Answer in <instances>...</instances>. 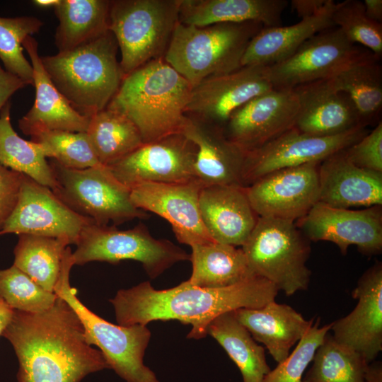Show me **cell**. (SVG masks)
<instances>
[{
	"instance_id": "277c9868",
	"label": "cell",
	"mask_w": 382,
	"mask_h": 382,
	"mask_svg": "<svg viewBox=\"0 0 382 382\" xmlns=\"http://www.w3.org/2000/svg\"><path fill=\"white\" fill-rule=\"evenodd\" d=\"M117 40L110 30L74 50L41 57L57 90L79 114L91 117L105 110L124 75Z\"/></svg>"
},
{
	"instance_id": "e0dca14e",
	"label": "cell",
	"mask_w": 382,
	"mask_h": 382,
	"mask_svg": "<svg viewBox=\"0 0 382 382\" xmlns=\"http://www.w3.org/2000/svg\"><path fill=\"white\" fill-rule=\"evenodd\" d=\"M273 88L267 66H244L192 86L185 113L223 128L235 110Z\"/></svg>"
},
{
	"instance_id": "ffe728a7",
	"label": "cell",
	"mask_w": 382,
	"mask_h": 382,
	"mask_svg": "<svg viewBox=\"0 0 382 382\" xmlns=\"http://www.w3.org/2000/svg\"><path fill=\"white\" fill-rule=\"evenodd\" d=\"M352 296L357 300L347 316L331 323L332 337L360 354L367 363L382 351V263L376 261L359 279Z\"/></svg>"
},
{
	"instance_id": "d6986e66",
	"label": "cell",
	"mask_w": 382,
	"mask_h": 382,
	"mask_svg": "<svg viewBox=\"0 0 382 382\" xmlns=\"http://www.w3.org/2000/svg\"><path fill=\"white\" fill-rule=\"evenodd\" d=\"M298 112L294 90L273 88L235 110L224 132L230 141L248 153L294 127Z\"/></svg>"
},
{
	"instance_id": "60d3db41",
	"label": "cell",
	"mask_w": 382,
	"mask_h": 382,
	"mask_svg": "<svg viewBox=\"0 0 382 382\" xmlns=\"http://www.w3.org/2000/svg\"><path fill=\"white\" fill-rule=\"evenodd\" d=\"M331 323L320 327V318L296 345L294 349L271 369L262 382H302L306 369L311 363L316 349L330 332Z\"/></svg>"
},
{
	"instance_id": "44dd1931",
	"label": "cell",
	"mask_w": 382,
	"mask_h": 382,
	"mask_svg": "<svg viewBox=\"0 0 382 382\" xmlns=\"http://www.w3.org/2000/svg\"><path fill=\"white\" fill-rule=\"evenodd\" d=\"M180 134L197 147L195 178L204 186L242 185L247 153L226 138L222 127L185 115Z\"/></svg>"
},
{
	"instance_id": "7c38bea8",
	"label": "cell",
	"mask_w": 382,
	"mask_h": 382,
	"mask_svg": "<svg viewBox=\"0 0 382 382\" xmlns=\"http://www.w3.org/2000/svg\"><path fill=\"white\" fill-rule=\"evenodd\" d=\"M366 52L333 27L312 36L290 56L267 66L270 80L275 89L293 90L331 78Z\"/></svg>"
},
{
	"instance_id": "d6a6232c",
	"label": "cell",
	"mask_w": 382,
	"mask_h": 382,
	"mask_svg": "<svg viewBox=\"0 0 382 382\" xmlns=\"http://www.w3.org/2000/svg\"><path fill=\"white\" fill-rule=\"evenodd\" d=\"M11 106L8 101L0 113V164L54 190L57 182L46 160L47 151L40 144L18 136L11 125Z\"/></svg>"
},
{
	"instance_id": "603a6c76",
	"label": "cell",
	"mask_w": 382,
	"mask_h": 382,
	"mask_svg": "<svg viewBox=\"0 0 382 382\" xmlns=\"http://www.w3.org/2000/svg\"><path fill=\"white\" fill-rule=\"evenodd\" d=\"M200 214L212 238L242 246L253 231L258 216L239 185L204 186L199 196Z\"/></svg>"
},
{
	"instance_id": "7bdbcfd3",
	"label": "cell",
	"mask_w": 382,
	"mask_h": 382,
	"mask_svg": "<svg viewBox=\"0 0 382 382\" xmlns=\"http://www.w3.org/2000/svg\"><path fill=\"white\" fill-rule=\"evenodd\" d=\"M22 173L0 164V232L18 204Z\"/></svg>"
},
{
	"instance_id": "ab89813d",
	"label": "cell",
	"mask_w": 382,
	"mask_h": 382,
	"mask_svg": "<svg viewBox=\"0 0 382 382\" xmlns=\"http://www.w3.org/2000/svg\"><path fill=\"white\" fill-rule=\"evenodd\" d=\"M332 21L335 27L338 28L351 42L361 44L381 57L382 24L366 16L362 1L345 0L336 3Z\"/></svg>"
},
{
	"instance_id": "cb8c5ba5",
	"label": "cell",
	"mask_w": 382,
	"mask_h": 382,
	"mask_svg": "<svg viewBox=\"0 0 382 382\" xmlns=\"http://www.w3.org/2000/svg\"><path fill=\"white\" fill-rule=\"evenodd\" d=\"M22 45L33 66L35 98L32 108L18 120L20 129L28 136L41 129L86 132L90 117L76 112L55 87L41 62L37 40L28 36Z\"/></svg>"
},
{
	"instance_id": "8992f818",
	"label": "cell",
	"mask_w": 382,
	"mask_h": 382,
	"mask_svg": "<svg viewBox=\"0 0 382 382\" xmlns=\"http://www.w3.org/2000/svg\"><path fill=\"white\" fill-rule=\"evenodd\" d=\"M74 265L72 252L66 248L54 292L77 314L87 342L102 352L109 369L126 382H160L154 372L144 364L151 333L146 325L122 326L111 323L89 310L80 301L76 289L69 283Z\"/></svg>"
},
{
	"instance_id": "484cf974",
	"label": "cell",
	"mask_w": 382,
	"mask_h": 382,
	"mask_svg": "<svg viewBox=\"0 0 382 382\" xmlns=\"http://www.w3.org/2000/svg\"><path fill=\"white\" fill-rule=\"evenodd\" d=\"M234 313L277 364L289 355L291 348L306 335L315 320H306L291 306L275 300L260 308H239Z\"/></svg>"
},
{
	"instance_id": "9a60e30c",
	"label": "cell",
	"mask_w": 382,
	"mask_h": 382,
	"mask_svg": "<svg viewBox=\"0 0 382 382\" xmlns=\"http://www.w3.org/2000/svg\"><path fill=\"white\" fill-rule=\"evenodd\" d=\"M309 163L270 173L245 187L260 217L296 222L319 202V166Z\"/></svg>"
},
{
	"instance_id": "ee69618b",
	"label": "cell",
	"mask_w": 382,
	"mask_h": 382,
	"mask_svg": "<svg viewBox=\"0 0 382 382\" xmlns=\"http://www.w3.org/2000/svg\"><path fill=\"white\" fill-rule=\"evenodd\" d=\"M28 84L18 76L4 69L0 64V113L10 98Z\"/></svg>"
},
{
	"instance_id": "c3c4849f",
	"label": "cell",
	"mask_w": 382,
	"mask_h": 382,
	"mask_svg": "<svg viewBox=\"0 0 382 382\" xmlns=\"http://www.w3.org/2000/svg\"><path fill=\"white\" fill-rule=\"evenodd\" d=\"M13 313V309L10 308L4 301L0 299V336L7 325L9 323Z\"/></svg>"
},
{
	"instance_id": "5bb4252c",
	"label": "cell",
	"mask_w": 382,
	"mask_h": 382,
	"mask_svg": "<svg viewBox=\"0 0 382 382\" xmlns=\"http://www.w3.org/2000/svg\"><path fill=\"white\" fill-rule=\"evenodd\" d=\"M295 223L310 242L333 243L342 255L349 245L367 256L382 252V205L353 210L318 202Z\"/></svg>"
},
{
	"instance_id": "2e32d148",
	"label": "cell",
	"mask_w": 382,
	"mask_h": 382,
	"mask_svg": "<svg viewBox=\"0 0 382 382\" xmlns=\"http://www.w3.org/2000/svg\"><path fill=\"white\" fill-rule=\"evenodd\" d=\"M92 223L68 207L51 189L22 174L18 204L0 236L16 233L66 238L76 245L83 228Z\"/></svg>"
},
{
	"instance_id": "4316f807",
	"label": "cell",
	"mask_w": 382,
	"mask_h": 382,
	"mask_svg": "<svg viewBox=\"0 0 382 382\" xmlns=\"http://www.w3.org/2000/svg\"><path fill=\"white\" fill-rule=\"evenodd\" d=\"M288 5L286 0H180V23L205 27L217 23H261L279 26Z\"/></svg>"
},
{
	"instance_id": "ac0fdd59",
	"label": "cell",
	"mask_w": 382,
	"mask_h": 382,
	"mask_svg": "<svg viewBox=\"0 0 382 382\" xmlns=\"http://www.w3.org/2000/svg\"><path fill=\"white\" fill-rule=\"evenodd\" d=\"M203 187L197 180L186 183H142L130 189V198L137 208L169 222L177 240L191 247L214 241L200 214L199 196Z\"/></svg>"
},
{
	"instance_id": "7402d4cb",
	"label": "cell",
	"mask_w": 382,
	"mask_h": 382,
	"mask_svg": "<svg viewBox=\"0 0 382 382\" xmlns=\"http://www.w3.org/2000/svg\"><path fill=\"white\" fill-rule=\"evenodd\" d=\"M293 90L299 102L294 127L300 132L330 137L363 126L349 97L334 90L327 79L302 84Z\"/></svg>"
},
{
	"instance_id": "836d02e7",
	"label": "cell",
	"mask_w": 382,
	"mask_h": 382,
	"mask_svg": "<svg viewBox=\"0 0 382 382\" xmlns=\"http://www.w3.org/2000/svg\"><path fill=\"white\" fill-rule=\"evenodd\" d=\"M69 245L66 238L20 234L13 250V265L42 288L54 293L64 252Z\"/></svg>"
},
{
	"instance_id": "6da1fadb",
	"label": "cell",
	"mask_w": 382,
	"mask_h": 382,
	"mask_svg": "<svg viewBox=\"0 0 382 382\" xmlns=\"http://www.w3.org/2000/svg\"><path fill=\"white\" fill-rule=\"evenodd\" d=\"M41 313L13 310L1 336L18 361V382H80L105 369L100 350L86 340L74 309L61 296Z\"/></svg>"
},
{
	"instance_id": "7a4b0ae2",
	"label": "cell",
	"mask_w": 382,
	"mask_h": 382,
	"mask_svg": "<svg viewBox=\"0 0 382 382\" xmlns=\"http://www.w3.org/2000/svg\"><path fill=\"white\" fill-rule=\"evenodd\" d=\"M278 292L271 282L257 275L218 289L195 286L186 280L158 290L149 282H144L120 289L110 302L120 325L178 320L192 326L187 338L199 340L206 337L209 323L221 314L239 308H260L275 300Z\"/></svg>"
},
{
	"instance_id": "83f0119b",
	"label": "cell",
	"mask_w": 382,
	"mask_h": 382,
	"mask_svg": "<svg viewBox=\"0 0 382 382\" xmlns=\"http://www.w3.org/2000/svg\"><path fill=\"white\" fill-rule=\"evenodd\" d=\"M335 2L317 14L287 26L263 28L250 42L241 66H270L293 54L316 34L335 27L332 15Z\"/></svg>"
},
{
	"instance_id": "8d00e7d4",
	"label": "cell",
	"mask_w": 382,
	"mask_h": 382,
	"mask_svg": "<svg viewBox=\"0 0 382 382\" xmlns=\"http://www.w3.org/2000/svg\"><path fill=\"white\" fill-rule=\"evenodd\" d=\"M43 22L31 16L14 18L0 16V60L4 69L28 85L33 86V70L23 54V42L38 33Z\"/></svg>"
},
{
	"instance_id": "3957f363",
	"label": "cell",
	"mask_w": 382,
	"mask_h": 382,
	"mask_svg": "<svg viewBox=\"0 0 382 382\" xmlns=\"http://www.w3.org/2000/svg\"><path fill=\"white\" fill-rule=\"evenodd\" d=\"M191 83L161 58L125 76L107 108L129 119L144 144L181 133Z\"/></svg>"
},
{
	"instance_id": "1f68e13d",
	"label": "cell",
	"mask_w": 382,
	"mask_h": 382,
	"mask_svg": "<svg viewBox=\"0 0 382 382\" xmlns=\"http://www.w3.org/2000/svg\"><path fill=\"white\" fill-rule=\"evenodd\" d=\"M207 335L219 342L236 364L243 382H262L270 371L265 348L238 320L234 311L215 318L207 328Z\"/></svg>"
},
{
	"instance_id": "9c48e42d",
	"label": "cell",
	"mask_w": 382,
	"mask_h": 382,
	"mask_svg": "<svg viewBox=\"0 0 382 382\" xmlns=\"http://www.w3.org/2000/svg\"><path fill=\"white\" fill-rule=\"evenodd\" d=\"M76 245L72 253L74 265L132 260L141 262L151 279L178 262L190 260L184 250L170 241L154 238L142 223L127 230L90 224L82 230Z\"/></svg>"
},
{
	"instance_id": "5b68a950",
	"label": "cell",
	"mask_w": 382,
	"mask_h": 382,
	"mask_svg": "<svg viewBox=\"0 0 382 382\" xmlns=\"http://www.w3.org/2000/svg\"><path fill=\"white\" fill-rule=\"evenodd\" d=\"M263 28L256 21L205 27L178 22L164 59L194 86L209 76L242 67L247 47Z\"/></svg>"
},
{
	"instance_id": "7dc6e473",
	"label": "cell",
	"mask_w": 382,
	"mask_h": 382,
	"mask_svg": "<svg viewBox=\"0 0 382 382\" xmlns=\"http://www.w3.org/2000/svg\"><path fill=\"white\" fill-rule=\"evenodd\" d=\"M364 382H382V363L373 361L368 364L364 376Z\"/></svg>"
},
{
	"instance_id": "681fc988",
	"label": "cell",
	"mask_w": 382,
	"mask_h": 382,
	"mask_svg": "<svg viewBox=\"0 0 382 382\" xmlns=\"http://www.w3.org/2000/svg\"><path fill=\"white\" fill-rule=\"evenodd\" d=\"M60 0H35L33 3L40 7H55L59 4Z\"/></svg>"
},
{
	"instance_id": "74e56055",
	"label": "cell",
	"mask_w": 382,
	"mask_h": 382,
	"mask_svg": "<svg viewBox=\"0 0 382 382\" xmlns=\"http://www.w3.org/2000/svg\"><path fill=\"white\" fill-rule=\"evenodd\" d=\"M31 141L47 151L48 158L71 169H85L99 163L86 132L41 129L33 132Z\"/></svg>"
},
{
	"instance_id": "e575fe53",
	"label": "cell",
	"mask_w": 382,
	"mask_h": 382,
	"mask_svg": "<svg viewBox=\"0 0 382 382\" xmlns=\"http://www.w3.org/2000/svg\"><path fill=\"white\" fill-rule=\"evenodd\" d=\"M86 132L99 163L103 166L144 144L136 125L122 114L108 108L90 118Z\"/></svg>"
},
{
	"instance_id": "8fae6325",
	"label": "cell",
	"mask_w": 382,
	"mask_h": 382,
	"mask_svg": "<svg viewBox=\"0 0 382 382\" xmlns=\"http://www.w3.org/2000/svg\"><path fill=\"white\" fill-rule=\"evenodd\" d=\"M367 131L359 126L342 134L313 137L294 127L260 148L247 153L241 184L248 187L263 176L281 169L324 161L361 139Z\"/></svg>"
},
{
	"instance_id": "b9f144b4",
	"label": "cell",
	"mask_w": 382,
	"mask_h": 382,
	"mask_svg": "<svg viewBox=\"0 0 382 382\" xmlns=\"http://www.w3.org/2000/svg\"><path fill=\"white\" fill-rule=\"evenodd\" d=\"M349 160L355 166L382 173V122L345 149Z\"/></svg>"
},
{
	"instance_id": "4dcf8cb0",
	"label": "cell",
	"mask_w": 382,
	"mask_h": 382,
	"mask_svg": "<svg viewBox=\"0 0 382 382\" xmlns=\"http://www.w3.org/2000/svg\"><path fill=\"white\" fill-rule=\"evenodd\" d=\"M110 0H60L54 7L59 24L54 34L58 52L89 43L109 30Z\"/></svg>"
},
{
	"instance_id": "4fadbf2b",
	"label": "cell",
	"mask_w": 382,
	"mask_h": 382,
	"mask_svg": "<svg viewBox=\"0 0 382 382\" xmlns=\"http://www.w3.org/2000/svg\"><path fill=\"white\" fill-rule=\"evenodd\" d=\"M196 146L180 133L142 146L106 166L129 190L142 183H186L195 180Z\"/></svg>"
},
{
	"instance_id": "bcb514c9",
	"label": "cell",
	"mask_w": 382,
	"mask_h": 382,
	"mask_svg": "<svg viewBox=\"0 0 382 382\" xmlns=\"http://www.w3.org/2000/svg\"><path fill=\"white\" fill-rule=\"evenodd\" d=\"M366 16L371 21L381 23L382 1L365 0L363 1Z\"/></svg>"
},
{
	"instance_id": "ba28073f",
	"label": "cell",
	"mask_w": 382,
	"mask_h": 382,
	"mask_svg": "<svg viewBox=\"0 0 382 382\" xmlns=\"http://www.w3.org/2000/svg\"><path fill=\"white\" fill-rule=\"evenodd\" d=\"M241 248L253 274L291 296L308 288L310 241L294 221L258 217Z\"/></svg>"
},
{
	"instance_id": "f1b7e54d",
	"label": "cell",
	"mask_w": 382,
	"mask_h": 382,
	"mask_svg": "<svg viewBox=\"0 0 382 382\" xmlns=\"http://www.w3.org/2000/svg\"><path fill=\"white\" fill-rule=\"evenodd\" d=\"M380 57L366 52L327 79L337 91L352 100L361 124L379 121L382 108V66Z\"/></svg>"
},
{
	"instance_id": "f35d334b",
	"label": "cell",
	"mask_w": 382,
	"mask_h": 382,
	"mask_svg": "<svg viewBox=\"0 0 382 382\" xmlns=\"http://www.w3.org/2000/svg\"><path fill=\"white\" fill-rule=\"evenodd\" d=\"M57 298L15 265L0 270V299L12 309L41 313L51 308Z\"/></svg>"
},
{
	"instance_id": "30bf717a",
	"label": "cell",
	"mask_w": 382,
	"mask_h": 382,
	"mask_svg": "<svg viewBox=\"0 0 382 382\" xmlns=\"http://www.w3.org/2000/svg\"><path fill=\"white\" fill-rule=\"evenodd\" d=\"M57 182L53 192L71 210L96 224L117 226L135 219H146V212L137 208L130 190L119 182L106 166L71 169L52 159L49 163Z\"/></svg>"
},
{
	"instance_id": "d590c367",
	"label": "cell",
	"mask_w": 382,
	"mask_h": 382,
	"mask_svg": "<svg viewBox=\"0 0 382 382\" xmlns=\"http://www.w3.org/2000/svg\"><path fill=\"white\" fill-rule=\"evenodd\" d=\"M302 382H364L369 363L358 352L339 343L329 332L318 347Z\"/></svg>"
},
{
	"instance_id": "52a82bcc",
	"label": "cell",
	"mask_w": 382,
	"mask_h": 382,
	"mask_svg": "<svg viewBox=\"0 0 382 382\" xmlns=\"http://www.w3.org/2000/svg\"><path fill=\"white\" fill-rule=\"evenodd\" d=\"M180 0H112L109 30L120 52L124 77L146 63L164 58L179 22Z\"/></svg>"
},
{
	"instance_id": "f6af8a7d",
	"label": "cell",
	"mask_w": 382,
	"mask_h": 382,
	"mask_svg": "<svg viewBox=\"0 0 382 382\" xmlns=\"http://www.w3.org/2000/svg\"><path fill=\"white\" fill-rule=\"evenodd\" d=\"M331 0H292V8L301 19L311 17L323 10Z\"/></svg>"
},
{
	"instance_id": "d4e9b609",
	"label": "cell",
	"mask_w": 382,
	"mask_h": 382,
	"mask_svg": "<svg viewBox=\"0 0 382 382\" xmlns=\"http://www.w3.org/2000/svg\"><path fill=\"white\" fill-rule=\"evenodd\" d=\"M319 202L334 208L382 205V173L355 166L345 149L319 166Z\"/></svg>"
},
{
	"instance_id": "f546056e",
	"label": "cell",
	"mask_w": 382,
	"mask_h": 382,
	"mask_svg": "<svg viewBox=\"0 0 382 382\" xmlns=\"http://www.w3.org/2000/svg\"><path fill=\"white\" fill-rule=\"evenodd\" d=\"M191 249L192 271L187 282L192 286L224 288L255 276L241 248L213 241L192 245Z\"/></svg>"
}]
</instances>
